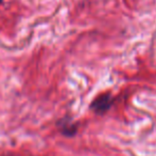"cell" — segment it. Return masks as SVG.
I'll return each mask as SVG.
<instances>
[{
	"instance_id": "obj_2",
	"label": "cell",
	"mask_w": 156,
	"mask_h": 156,
	"mask_svg": "<svg viewBox=\"0 0 156 156\" xmlns=\"http://www.w3.org/2000/svg\"><path fill=\"white\" fill-rule=\"evenodd\" d=\"M58 127L61 131L66 136H73L76 133V125L72 123L68 118L62 119L58 122Z\"/></svg>"
},
{
	"instance_id": "obj_1",
	"label": "cell",
	"mask_w": 156,
	"mask_h": 156,
	"mask_svg": "<svg viewBox=\"0 0 156 156\" xmlns=\"http://www.w3.org/2000/svg\"><path fill=\"white\" fill-rule=\"evenodd\" d=\"M113 105V97L109 93H103L101 95L97 96L94 102L90 105V109L98 115H103Z\"/></svg>"
},
{
	"instance_id": "obj_3",
	"label": "cell",
	"mask_w": 156,
	"mask_h": 156,
	"mask_svg": "<svg viewBox=\"0 0 156 156\" xmlns=\"http://www.w3.org/2000/svg\"><path fill=\"white\" fill-rule=\"evenodd\" d=\"M2 1H3V0H0V3H1V2H2Z\"/></svg>"
}]
</instances>
